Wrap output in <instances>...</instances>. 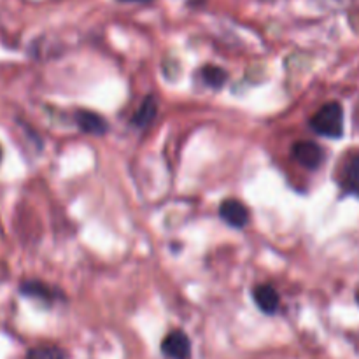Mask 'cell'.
Returning <instances> with one entry per match:
<instances>
[{"instance_id": "obj_7", "label": "cell", "mask_w": 359, "mask_h": 359, "mask_svg": "<svg viewBox=\"0 0 359 359\" xmlns=\"http://www.w3.org/2000/svg\"><path fill=\"white\" fill-rule=\"evenodd\" d=\"M342 184L347 193L359 198V153L353 154L344 167Z\"/></svg>"}, {"instance_id": "obj_6", "label": "cell", "mask_w": 359, "mask_h": 359, "mask_svg": "<svg viewBox=\"0 0 359 359\" xmlns=\"http://www.w3.org/2000/svg\"><path fill=\"white\" fill-rule=\"evenodd\" d=\"M76 123L83 132L90 133V135H104L107 132V123L100 114L91 111H77L76 112Z\"/></svg>"}, {"instance_id": "obj_13", "label": "cell", "mask_w": 359, "mask_h": 359, "mask_svg": "<svg viewBox=\"0 0 359 359\" xmlns=\"http://www.w3.org/2000/svg\"><path fill=\"white\" fill-rule=\"evenodd\" d=\"M356 302H358V304H359V291H358V293H356Z\"/></svg>"}, {"instance_id": "obj_5", "label": "cell", "mask_w": 359, "mask_h": 359, "mask_svg": "<svg viewBox=\"0 0 359 359\" xmlns=\"http://www.w3.org/2000/svg\"><path fill=\"white\" fill-rule=\"evenodd\" d=\"M252 298H255L256 305L262 312L265 314H276L277 309H279V294L269 284H262V286H256L252 291Z\"/></svg>"}, {"instance_id": "obj_3", "label": "cell", "mask_w": 359, "mask_h": 359, "mask_svg": "<svg viewBox=\"0 0 359 359\" xmlns=\"http://www.w3.org/2000/svg\"><path fill=\"white\" fill-rule=\"evenodd\" d=\"M161 351L170 359H188L191 354V342L182 332H172L161 342Z\"/></svg>"}, {"instance_id": "obj_9", "label": "cell", "mask_w": 359, "mask_h": 359, "mask_svg": "<svg viewBox=\"0 0 359 359\" xmlns=\"http://www.w3.org/2000/svg\"><path fill=\"white\" fill-rule=\"evenodd\" d=\"M202 77L210 88L217 90V88H221L224 83H226L228 74L216 65H205L202 69Z\"/></svg>"}, {"instance_id": "obj_8", "label": "cell", "mask_w": 359, "mask_h": 359, "mask_svg": "<svg viewBox=\"0 0 359 359\" xmlns=\"http://www.w3.org/2000/svg\"><path fill=\"white\" fill-rule=\"evenodd\" d=\"M156 112H158V105H156V98L154 97H147L146 100L140 104L139 111L133 114L132 123L133 126H139V128H144V126L151 125L156 118Z\"/></svg>"}, {"instance_id": "obj_12", "label": "cell", "mask_w": 359, "mask_h": 359, "mask_svg": "<svg viewBox=\"0 0 359 359\" xmlns=\"http://www.w3.org/2000/svg\"><path fill=\"white\" fill-rule=\"evenodd\" d=\"M119 2H139V4H147L151 0H119Z\"/></svg>"}, {"instance_id": "obj_14", "label": "cell", "mask_w": 359, "mask_h": 359, "mask_svg": "<svg viewBox=\"0 0 359 359\" xmlns=\"http://www.w3.org/2000/svg\"><path fill=\"white\" fill-rule=\"evenodd\" d=\"M0 161H2V147H0Z\"/></svg>"}, {"instance_id": "obj_11", "label": "cell", "mask_w": 359, "mask_h": 359, "mask_svg": "<svg viewBox=\"0 0 359 359\" xmlns=\"http://www.w3.org/2000/svg\"><path fill=\"white\" fill-rule=\"evenodd\" d=\"M20 291L23 294H27V297L41 298V300H49L51 298V291L44 284L37 283V280H27V283L21 284Z\"/></svg>"}, {"instance_id": "obj_4", "label": "cell", "mask_w": 359, "mask_h": 359, "mask_svg": "<svg viewBox=\"0 0 359 359\" xmlns=\"http://www.w3.org/2000/svg\"><path fill=\"white\" fill-rule=\"evenodd\" d=\"M219 216L226 224L233 228H244L249 223V212L238 200H224L219 205Z\"/></svg>"}, {"instance_id": "obj_2", "label": "cell", "mask_w": 359, "mask_h": 359, "mask_svg": "<svg viewBox=\"0 0 359 359\" xmlns=\"http://www.w3.org/2000/svg\"><path fill=\"white\" fill-rule=\"evenodd\" d=\"M291 154L302 167L309 168V170H316L321 165L323 158H325L321 147L316 142H311V140H300V142L294 144Z\"/></svg>"}, {"instance_id": "obj_10", "label": "cell", "mask_w": 359, "mask_h": 359, "mask_svg": "<svg viewBox=\"0 0 359 359\" xmlns=\"http://www.w3.org/2000/svg\"><path fill=\"white\" fill-rule=\"evenodd\" d=\"M27 359H65V354L55 346H39L28 351Z\"/></svg>"}, {"instance_id": "obj_1", "label": "cell", "mask_w": 359, "mask_h": 359, "mask_svg": "<svg viewBox=\"0 0 359 359\" xmlns=\"http://www.w3.org/2000/svg\"><path fill=\"white\" fill-rule=\"evenodd\" d=\"M311 126L316 133L328 139H340L344 135V109L337 102L323 105L311 119Z\"/></svg>"}]
</instances>
